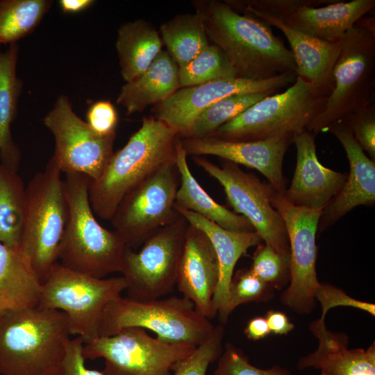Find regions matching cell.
<instances>
[{
    "label": "cell",
    "instance_id": "6da1fadb",
    "mask_svg": "<svg viewBox=\"0 0 375 375\" xmlns=\"http://www.w3.org/2000/svg\"><path fill=\"white\" fill-rule=\"evenodd\" d=\"M192 3L209 41L223 51L236 77L260 81L285 72L296 74L290 49L269 25L237 11L225 1L196 0Z\"/></svg>",
    "mask_w": 375,
    "mask_h": 375
},
{
    "label": "cell",
    "instance_id": "7a4b0ae2",
    "mask_svg": "<svg viewBox=\"0 0 375 375\" xmlns=\"http://www.w3.org/2000/svg\"><path fill=\"white\" fill-rule=\"evenodd\" d=\"M179 136L152 115L114 152L101 176L90 181L89 200L95 216L110 220L125 196L162 165L176 160Z\"/></svg>",
    "mask_w": 375,
    "mask_h": 375
},
{
    "label": "cell",
    "instance_id": "3957f363",
    "mask_svg": "<svg viewBox=\"0 0 375 375\" xmlns=\"http://www.w3.org/2000/svg\"><path fill=\"white\" fill-rule=\"evenodd\" d=\"M70 335L61 311L8 310L0 321V375H53Z\"/></svg>",
    "mask_w": 375,
    "mask_h": 375
},
{
    "label": "cell",
    "instance_id": "277c9868",
    "mask_svg": "<svg viewBox=\"0 0 375 375\" xmlns=\"http://www.w3.org/2000/svg\"><path fill=\"white\" fill-rule=\"evenodd\" d=\"M63 181L68 218L59 248V264L99 278L121 273L128 248L115 231L103 227L96 219L89 200L90 178L66 174Z\"/></svg>",
    "mask_w": 375,
    "mask_h": 375
},
{
    "label": "cell",
    "instance_id": "5b68a950",
    "mask_svg": "<svg viewBox=\"0 0 375 375\" xmlns=\"http://www.w3.org/2000/svg\"><path fill=\"white\" fill-rule=\"evenodd\" d=\"M61 171L50 158L42 172L29 181L25 192V215L19 249L42 283L58 263L68 218Z\"/></svg>",
    "mask_w": 375,
    "mask_h": 375
},
{
    "label": "cell",
    "instance_id": "8992f818",
    "mask_svg": "<svg viewBox=\"0 0 375 375\" xmlns=\"http://www.w3.org/2000/svg\"><path fill=\"white\" fill-rule=\"evenodd\" d=\"M128 327L150 330L164 342L198 346L215 326L183 296L147 301L119 296L106 306L99 336L112 335Z\"/></svg>",
    "mask_w": 375,
    "mask_h": 375
},
{
    "label": "cell",
    "instance_id": "52a82bcc",
    "mask_svg": "<svg viewBox=\"0 0 375 375\" xmlns=\"http://www.w3.org/2000/svg\"><path fill=\"white\" fill-rule=\"evenodd\" d=\"M126 289L122 276L99 278L56 263L42 283L38 306L64 312L70 335L86 343L99 336L106 306Z\"/></svg>",
    "mask_w": 375,
    "mask_h": 375
},
{
    "label": "cell",
    "instance_id": "ba28073f",
    "mask_svg": "<svg viewBox=\"0 0 375 375\" xmlns=\"http://www.w3.org/2000/svg\"><path fill=\"white\" fill-rule=\"evenodd\" d=\"M326 96L299 76L285 91L268 95L210 135L232 141H256L306 130L322 111Z\"/></svg>",
    "mask_w": 375,
    "mask_h": 375
},
{
    "label": "cell",
    "instance_id": "9c48e42d",
    "mask_svg": "<svg viewBox=\"0 0 375 375\" xmlns=\"http://www.w3.org/2000/svg\"><path fill=\"white\" fill-rule=\"evenodd\" d=\"M375 71V33L357 24L340 41L333 88L322 111L306 130L317 135L333 123L372 103Z\"/></svg>",
    "mask_w": 375,
    "mask_h": 375
},
{
    "label": "cell",
    "instance_id": "30bf717a",
    "mask_svg": "<svg viewBox=\"0 0 375 375\" xmlns=\"http://www.w3.org/2000/svg\"><path fill=\"white\" fill-rule=\"evenodd\" d=\"M197 346L153 338L144 328H125L84 343L85 360L104 359L103 375H171Z\"/></svg>",
    "mask_w": 375,
    "mask_h": 375
},
{
    "label": "cell",
    "instance_id": "8fae6325",
    "mask_svg": "<svg viewBox=\"0 0 375 375\" xmlns=\"http://www.w3.org/2000/svg\"><path fill=\"white\" fill-rule=\"evenodd\" d=\"M179 184L175 160L160 167L125 196L110 221L128 248L142 245L179 217L174 207Z\"/></svg>",
    "mask_w": 375,
    "mask_h": 375
},
{
    "label": "cell",
    "instance_id": "7c38bea8",
    "mask_svg": "<svg viewBox=\"0 0 375 375\" xmlns=\"http://www.w3.org/2000/svg\"><path fill=\"white\" fill-rule=\"evenodd\" d=\"M188 226L180 215L149 238L138 251L127 249L121 273L128 297L147 301L174 291Z\"/></svg>",
    "mask_w": 375,
    "mask_h": 375
},
{
    "label": "cell",
    "instance_id": "4fadbf2b",
    "mask_svg": "<svg viewBox=\"0 0 375 375\" xmlns=\"http://www.w3.org/2000/svg\"><path fill=\"white\" fill-rule=\"evenodd\" d=\"M192 159L220 183L235 212L251 223L261 240L279 253L290 256L284 222L271 202L274 189L271 185L262 183L253 174L228 160H222V165L218 166L202 156H193Z\"/></svg>",
    "mask_w": 375,
    "mask_h": 375
},
{
    "label": "cell",
    "instance_id": "5bb4252c",
    "mask_svg": "<svg viewBox=\"0 0 375 375\" xmlns=\"http://www.w3.org/2000/svg\"><path fill=\"white\" fill-rule=\"evenodd\" d=\"M271 202L284 222L290 247V283L281 300L294 311L306 313L314 306L321 285L316 272V235L322 210L292 205L274 189Z\"/></svg>",
    "mask_w": 375,
    "mask_h": 375
},
{
    "label": "cell",
    "instance_id": "9a60e30c",
    "mask_svg": "<svg viewBox=\"0 0 375 375\" xmlns=\"http://www.w3.org/2000/svg\"><path fill=\"white\" fill-rule=\"evenodd\" d=\"M55 140L51 157L62 173L97 179L112 156L116 134L101 136L73 110L67 97L60 95L43 119Z\"/></svg>",
    "mask_w": 375,
    "mask_h": 375
},
{
    "label": "cell",
    "instance_id": "2e32d148",
    "mask_svg": "<svg viewBox=\"0 0 375 375\" xmlns=\"http://www.w3.org/2000/svg\"><path fill=\"white\" fill-rule=\"evenodd\" d=\"M297 75L285 72L265 80L241 78L219 79L181 88L153 106L152 116L172 128L181 139L187 138L199 115L212 104L227 97L245 93H269L292 85Z\"/></svg>",
    "mask_w": 375,
    "mask_h": 375
},
{
    "label": "cell",
    "instance_id": "e0dca14e",
    "mask_svg": "<svg viewBox=\"0 0 375 375\" xmlns=\"http://www.w3.org/2000/svg\"><path fill=\"white\" fill-rule=\"evenodd\" d=\"M292 137L286 134L262 140L232 141L208 135L181 140L188 156H215L254 169L277 192L284 194L287 182L283 174V158Z\"/></svg>",
    "mask_w": 375,
    "mask_h": 375
},
{
    "label": "cell",
    "instance_id": "ac0fdd59",
    "mask_svg": "<svg viewBox=\"0 0 375 375\" xmlns=\"http://www.w3.org/2000/svg\"><path fill=\"white\" fill-rule=\"evenodd\" d=\"M237 11L272 26L285 35L296 65V74L308 83L318 94L328 97L333 88V72L340 55V42H330L298 31L280 18L241 3L226 0Z\"/></svg>",
    "mask_w": 375,
    "mask_h": 375
},
{
    "label": "cell",
    "instance_id": "d6986e66",
    "mask_svg": "<svg viewBox=\"0 0 375 375\" xmlns=\"http://www.w3.org/2000/svg\"><path fill=\"white\" fill-rule=\"evenodd\" d=\"M315 136L306 129L293 135L297 165L290 187L283 196L292 205L322 210L340 191L347 174L327 168L319 162Z\"/></svg>",
    "mask_w": 375,
    "mask_h": 375
},
{
    "label": "cell",
    "instance_id": "ffe728a7",
    "mask_svg": "<svg viewBox=\"0 0 375 375\" xmlns=\"http://www.w3.org/2000/svg\"><path fill=\"white\" fill-rule=\"evenodd\" d=\"M342 144L349 164V174L337 195L322 210L318 228L322 231L359 206L375 203V161L368 157L344 121L328 128Z\"/></svg>",
    "mask_w": 375,
    "mask_h": 375
},
{
    "label": "cell",
    "instance_id": "44dd1931",
    "mask_svg": "<svg viewBox=\"0 0 375 375\" xmlns=\"http://www.w3.org/2000/svg\"><path fill=\"white\" fill-rule=\"evenodd\" d=\"M218 281V260L210 240L202 231L189 224L176 286L199 312L210 319L215 317L212 298Z\"/></svg>",
    "mask_w": 375,
    "mask_h": 375
},
{
    "label": "cell",
    "instance_id": "7402d4cb",
    "mask_svg": "<svg viewBox=\"0 0 375 375\" xmlns=\"http://www.w3.org/2000/svg\"><path fill=\"white\" fill-rule=\"evenodd\" d=\"M175 209L188 222L202 231L210 240L217 255L219 265V281L212 298L215 315L226 323V308L229 288L235 266L247 250L262 241L256 231H233L225 229L201 215L179 207Z\"/></svg>",
    "mask_w": 375,
    "mask_h": 375
},
{
    "label": "cell",
    "instance_id": "603a6c76",
    "mask_svg": "<svg viewBox=\"0 0 375 375\" xmlns=\"http://www.w3.org/2000/svg\"><path fill=\"white\" fill-rule=\"evenodd\" d=\"M374 6V0L336 1L322 7L300 6L277 17L314 38L339 42Z\"/></svg>",
    "mask_w": 375,
    "mask_h": 375
},
{
    "label": "cell",
    "instance_id": "cb8c5ba5",
    "mask_svg": "<svg viewBox=\"0 0 375 375\" xmlns=\"http://www.w3.org/2000/svg\"><path fill=\"white\" fill-rule=\"evenodd\" d=\"M310 328L319 340V346L315 352L299 360V369H319L320 375H375L374 344L367 349H349L344 337L327 331L322 317Z\"/></svg>",
    "mask_w": 375,
    "mask_h": 375
},
{
    "label": "cell",
    "instance_id": "d4e9b609",
    "mask_svg": "<svg viewBox=\"0 0 375 375\" xmlns=\"http://www.w3.org/2000/svg\"><path fill=\"white\" fill-rule=\"evenodd\" d=\"M180 88L178 67L162 50L142 74L121 88L117 103L132 115L163 101Z\"/></svg>",
    "mask_w": 375,
    "mask_h": 375
},
{
    "label": "cell",
    "instance_id": "484cf974",
    "mask_svg": "<svg viewBox=\"0 0 375 375\" xmlns=\"http://www.w3.org/2000/svg\"><path fill=\"white\" fill-rule=\"evenodd\" d=\"M187 156L181 138L178 137L176 142V165L179 173L180 184L175 204L225 229L239 232L255 231L244 216L218 203L203 189L191 173Z\"/></svg>",
    "mask_w": 375,
    "mask_h": 375
},
{
    "label": "cell",
    "instance_id": "4316f807",
    "mask_svg": "<svg viewBox=\"0 0 375 375\" xmlns=\"http://www.w3.org/2000/svg\"><path fill=\"white\" fill-rule=\"evenodd\" d=\"M162 44L159 32L149 22L139 19L122 24L115 48L124 81L142 74L162 51Z\"/></svg>",
    "mask_w": 375,
    "mask_h": 375
},
{
    "label": "cell",
    "instance_id": "83f0119b",
    "mask_svg": "<svg viewBox=\"0 0 375 375\" xmlns=\"http://www.w3.org/2000/svg\"><path fill=\"white\" fill-rule=\"evenodd\" d=\"M19 47L17 43L0 51V158L2 165L17 172L20 151L14 142L10 126L17 112L22 81L17 74Z\"/></svg>",
    "mask_w": 375,
    "mask_h": 375
},
{
    "label": "cell",
    "instance_id": "f1b7e54d",
    "mask_svg": "<svg viewBox=\"0 0 375 375\" xmlns=\"http://www.w3.org/2000/svg\"><path fill=\"white\" fill-rule=\"evenodd\" d=\"M42 281L19 248L0 242V298L10 310L38 306Z\"/></svg>",
    "mask_w": 375,
    "mask_h": 375
},
{
    "label": "cell",
    "instance_id": "f546056e",
    "mask_svg": "<svg viewBox=\"0 0 375 375\" xmlns=\"http://www.w3.org/2000/svg\"><path fill=\"white\" fill-rule=\"evenodd\" d=\"M160 35L167 52L178 68L193 60L210 43L200 15H175L160 27Z\"/></svg>",
    "mask_w": 375,
    "mask_h": 375
},
{
    "label": "cell",
    "instance_id": "4dcf8cb0",
    "mask_svg": "<svg viewBox=\"0 0 375 375\" xmlns=\"http://www.w3.org/2000/svg\"><path fill=\"white\" fill-rule=\"evenodd\" d=\"M26 187L17 172L0 164V242L19 248L25 215Z\"/></svg>",
    "mask_w": 375,
    "mask_h": 375
},
{
    "label": "cell",
    "instance_id": "1f68e13d",
    "mask_svg": "<svg viewBox=\"0 0 375 375\" xmlns=\"http://www.w3.org/2000/svg\"><path fill=\"white\" fill-rule=\"evenodd\" d=\"M52 3L50 0H0V44L17 43L32 33Z\"/></svg>",
    "mask_w": 375,
    "mask_h": 375
},
{
    "label": "cell",
    "instance_id": "d6a6232c",
    "mask_svg": "<svg viewBox=\"0 0 375 375\" xmlns=\"http://www.w3.org/2000/svg\"><path fill=\"white\" fill-rule=\"evenodd\" d=\"M269 93H245L224 98L203 110L194 122L187 138L210 135Z\"/></svg>",
    "mask_w": 375,
    "mask_h": 375
},
{
    "label": "cell",
    "instance_id": "836d02e7",
    "mask_svg": "<svg viewBox=\"0 0 375 375\" xmlns=\"http://www.w3.org/2000/svg\"><path fill=\"white\" fill-rule=\"evenodd\" d=\"M178 77L180 87L186 88L236 76L223 51L210 43L190 62L178 68Z\"/></svg>",
    "mask_w": 375,
    "mask_h": 375
},
{
    "label": "cell",
    "instance_id": "e575fe53",
    "mask_svg": "<svg viewBox=\"0 0 375 375\" xmlns=\"http://www.w3.org/2000/svg\"><path fill=\"white\" fill-rule=\"evenodd\" d=\"M224 335L222 325L215 326L207 339L174 366L173 375H206L210 365L217 360L222 353Z\"/></svg>",
    "mask_w": 375,
    "mask_h": 375
},
{
    "label": "cell",
    "instance_id": "d590c367",
    "mask_svg": "<svg viewBox=\"0 0 375 375\" xmlns=\"http://www.w3.org/2000/svg\"><path fill=\"white\" fill-rule=\"evenodd\" d=\"M212 375H291L279 366L260 369L251 365L244 354L231 343L225 344Z\"/></svg>",
    "mask_w": 375,
    "mask_h": 375
},
{
    "label": "cell",
    "instance_id": "8d00e7d4",
    "mask_svg": "<svg viewBox=\"0 0 375 375\" xmlns=\"http://www.w3.org/2000/svg\"><path fill=\"white\" fill-rule=\"evenodd\" d=\"M267 284L256 276L249 269L240 271L233 278L229 288L226 308L228 319L232 311L245 303L262 298Z\"/></svg>",
    "mask_w": 375,
    "mask_h": 375
},
{
    "label": "cell",
    "instance_id": "74e56055",
    "mask_svg": "<svg viewBox=\"0 0 375 375\" xmlns=\"http://www.w3.org/2000/svg\"><path fill=\"white\" fill-rule=\"evenodd\" d=\"M290 256L282 255L265 244L253 258L249 270L265 283H276L289 270Z\"/></svg>",
    "mask_w": 375,
    "mask_h": 375
},
{
    "label": "cell",
    "instance_id": "f35d334b",
    "mask_svg": "<svg viewBox=\"0 0 375 375\" xmlns=\"http://www.w3.org/2000/svg\"><path fill=\"white\" fill-rule=\"evenodd\" d=\"M344 121L355 140L375 161V106L371 103L349 115Z\"/></svg>",
    "mask_w": 375,
    "mask_h": 375
},
{
    "label": "cell",
    "instance_id": "ab89813d",
    "mask_svg": "<svg viewBox=\"0 0 375 375\" xmlns=\"http://www.w3.org/2000/svg\"><path fill=\"white\" fill-rule=\"evenodd\" d=\"M86 122L91 129L101 136L116 134L117 112L109 101H99L92 104L86 115Z\"/></svg>",
    "mask_w": 375,
    "mask_h": 375
},
{
    "label": "cell",
    "instance_id": "60d3db41",
    "mask_svg": "<svg viewBox=\"0 0 375 375\" xmlns=\"http://www.w3.org/2000/svg\"><path fill=\"white\" fill-rule=\"evenodd\" d=\"M83 347L84 341L80 337L70 338L62 362L53 375H103L101 371L86 367Z\"/></svg>",
    "mask_w": 375,
    "mask_h": 375
},
{
    "label": "cell",
    "instance_id": "b9f144b4",
    "mask_svg": "<svg viewBox=\"0 0 375 375\" xmlns=\"http://www.w3.org/2000/svg\"><path fill=\"white\" fill-rule=\"evenodd\" d=\"M315 299L322 306L321 317H323L331 308L341 306L359 308L373 316L375 315L374 304L353 299L341 290L329 285H320L315 294Z\"/></svg>",
    "mask_w": 375,
    "mask_h": 375
},
{
    "label": "cell",
    "instance_id": "7bdbcfd3",
    "mask_svg": "<svg viewBox=\"0 0 375 375\" xmlns=\"http://www.w3.org/2000/svg\"><path fill=\"white\" fill-rule=\"evenodd\" d=\"M241 3L280 17L286 12L303 6L317 7L322 4H329L334 0H238Z\"/></svg>",
    "mask_w": 375,
    "mask_h": 375
},
{
    "label": "cell",
    "instance_id": "ee69618b",
    "mask_svg": "<svg viewBox=\"0 0 375 375\" xmlns=\"http://www.w3.org/2000/svg\"><path fill=\"white\" fill-rule=\"evenodd\" d=\"M265 318L270 332L274 334H287L294 328V324L290 322L287 315L280 311L270 310Z\"/></svg>",
    "mask_w": 375,
    "mask_h": 375
},
{
    "label": "cell",
    "instance_id": "f6af8a7d",
    "mask_svg": "<svg viewBox=\"0 0 375 375\" xmlns=\"http://www.w3.org/2000/svg\"><path fill=\"white\" fill-rule=\"evenodd\" d=\"M244 333L252 340L264 338L270 333L267 320L265 317H256L249 321Z\"/></svg>",
    "mask_w": 375,
    "mask_h": 375
},
{
    "label": "cell",
    "instance_id": "bcb514c9",
    "mask_svg": "<svg viewBox=\"0 0 375 375\" xmlns=\"http://www.w3.org/2000/svg\"><path fill=\"white\" fill-rule=\"evenodd\" d=\"M94 2L93 0H60L58 3L63 12L75 14L88 9Z\"/></svg>",
    "mask_w": 375,
    "mask_h": 375
},
{
    "label": "cell",
    "instance_id": "7dc6e473",
    "mask_svg": "<svg viewBox=\"0 0 375 375\" xmlns=\"http://www.w3.org/2000/svg\"><path fill=\"white\" fill-rule=\"evenodd\" d=\"M8 310H10L8 305L0 298V321Z\"/></svg>",
    "mask_w": 375,
    "mask_h": 375
}]
</instances>
